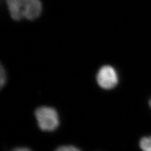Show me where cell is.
Masks as SVG:
<instances>
[{
  "label": "cell",
  "mask_w": 151,
  "mask_h": 151,
  "mask_svg": "<svg viewBox=\"0 0 151 151\" xmlns=\"http://www.w3.org/2000/svg\"><path fill=\"white\" fill-rule=\"evenodd\" d=\"M140 147L143 151H151V137L142 139L140 141Z\"/></svg>",
  "instance_id": "4"
},
{
  "label": "cell",
  "mask_w": 151,
  "mask_h": 151,
  "mask_svg": "<svg viewBox=\"0 0 151 151\" xmlns=\"http://www.w3.org/2000/svg\"><path fill=\"white\" fill-rule=\"evenodd\" d=\"M6 73L2 65H1V70H0V85L1 88H3L6 84Z\"/></svg>",
  "instance_id": "5"
},
{
  "label": "cell",
  "mask_w": 151,
  "mask_h": 151,
  "mask_svg": "<svg viewBox=\"0 0 151 151\" xmlns=\"http://www.w3.org/2000/svg\"><path fill=\"white\" fill-rule=\"evenodd\" d=\"M96 81L99 86L105 89L115 88L119 83V76L116 70L110 65H104L98 70Z\"/></svg>",
  "instance_id": "3"
},
{
  "label": "cell",
  "mask_w": 151,
  "mask_h": 151,
  "mask_svg": "<svg viewBox=\"0 0 151 151\" xmlns=\"http://www.w3.org/2000/svg\"><path fill=\"white\" fill-rule=\"evenodd\" d=\"M12 151H32L30 149L27 147H16Z\"/></svg>",
  "instance_id": "7"
},
{
  "label": "cell",
  "mask_w": 151,
  "mask_h": 151,
  "mask_svg": "<svg viewBox=\"0 0 151 151\" xmlns=\"http://www.w3.org/2000/svg\"><path fill=\"white\" fill-rule=\"evenodd\" d=\"M55 151H81L73 145H63L58 147Z\"/></svg>",
  "instance_id": "6"
},
{
  "label": "cell",
  "mask_w": 151,
  "mask_h": 151,
  "mask_svg": "<svg viewBox=\"0 0 151 151\" xmlns=\"http://www.w3.org/2000/svg\"><path fill=\"white\" fill-rule=\"evenodd\" d=\"M6 3L12 18L17 21L23 18L35 20L43 9L40 0H6Z\"/></svg>",
  "instance_id": "1"
},
{
  "label": "cell",
  "mask_w": 151,
  "mask_h": 151,
  "mask_svg": "<svg viewBox=\"0 0 151 151\" xmlns=\"http://www.w3.org/2000/svg\"><path fill=\"white\" fill-rule=\"evenodd\" d=\"M35 117L38 125L43 131H54L59 125V115L53 108L42 106L37 108Z\"/></svg>",
  "instance_id": "2"
},
{
  "label": "cell",
  "mask_w": 151,
  "mask_h": 151,
  "mask_svg": "<svg viewBox=\"0 0 151 151\" xmlns=\"http://www.w3.org/2000/svg\"><path fill=\"white\" fill-rule=\"evenodd\" d=\"M149 106H150V107L151 108V100L149 101Z\"/></svg>",
  "instance_id": "8"
}]
</instances>
